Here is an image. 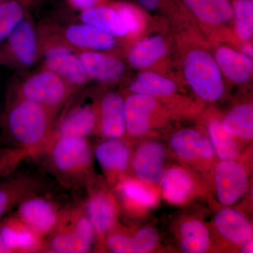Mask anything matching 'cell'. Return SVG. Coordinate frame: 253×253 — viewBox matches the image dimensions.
<instances>
[{"instance_id":"1","label":"cell","mask_w":253,"mask_h":253,"mask_svg":"<svg viewBox=\"0 0 253 253\" xmlns=\"http://www.w3.org/2000/svg\"><path fill=\"white\" fill-rule=\"evenodd\" d=\"M54 110L21 99L13 106L8 117V128L14 147L38 154L45 149L52 132Z\"/></svg>"},{"instance_id":"2","label":"cell","mask_w":253,"mask_h":253,"mask_svg":"<svg viewBox=\"0 0 253 253\" xmlns=\"http://www.w3.org/2000/svg\"><path fill=\"white\" fill-rule=\"evenodd\" d=\"M50 168L63 184L82 186L89 182L93 151L86 138L64 136L50 141L45 149Z\"/></svg>"},{"instance_id":"3","label":"cell","mask_w":253,"mask_h":253,"mask_svg":"<svg viewBox=\"0 0 253 253\" xmlns=\"http://www.w3.org/2000/svg\"><path fill=\"white\" fill-rule=\"evenodd\" d=\"M184 71L186 81L199 97L207 101L220 99L224 90L221 70L209 53L191 51L184 61Z\"/></svg>"},{"instance_id":"4","label":"cell","mask_w":253,"mask_h":253,"mask_svg":"<svg viewBox=\"0 0 253 253\" xmlns=\"http://www.w3.org/2000/svg\"><path fill=\"white\" fill-rule=\"evenodd\" d=\"M67 83L56 73L47 69L26 80L21 87V99L29 100L55 110L67 99Z\"/></svg>"},{"instance_id":"5","label":"cell","mask_w":253,"mask_h":253,"mask_svg":"<svg viewBox=\"0 0 253 253\" xmlns=\"http://www.w3.org/2000/svg\"><path fill=\"white\" fill-rule=\"evenodd\" d=\"M61 214V211L52 201L36 194L23 199L18 204L16 217L45 239L56 228Z\"/></svg>"},{"instance_id":"6","label":"cell","mask_w":253,"mask_h":253,"mask_svg":"<svg viewBox=\"0 0 253 253\" xmlns=\"http://www.w3.org/2000/svg\"><path fill=\"white\" fill-rule=\"evenodd\" d=\"M214 178L218 199L225 206H231L237 202L247 188L246 170L234 160L219 163L216 168Z\"/></svg>"},{"instance_id":"7","label":"cell","mask_w":253,"mask_h":253,"mask_svg":"<svg viewBox=\"0 0 253 253\" xmlns=\"http://www.w3.org/2000/svg\"><path fill=\"white\" fill-rule=\"evenodd\" d=\"M55 229L62 231L72 239L77 253H89L92 249L96 234L82 206L61 211Z\"/></svg>"},{"instance_id":"8","label":"cell","mask_w":253,"mask_h":253,"mask_svg":"<svg viewBox=\"0 0 253 253\" xmlns=\"http://www.w3.org/2000/svg\"><path fill=\"white\" fill-rule=\"evenodd\" d=\"M166 156V150L160 143L148 141L141 144L133 161L138 179L149 185L158 183L163 174Z\"/></svg>"},{"instance_id":"9","label":"cell","mask_w":253,"mask_h":253,"mask_svg":"<svg viewBox=\"0 0 253 253\" xmlns=\"http://www.w3.org/2000/svg\"><path fill=\"white\" fill-rule=\"evenodd\" d=\"M45 63L47 69L73 85H83L89 79L79 57L66 46H52L48 49Z\"/></svg>"},{"instance_id":"10","label":"cell","mask_w":253,"mask_h":253,"mask_svg":"<svg viewBox=\"0 0 253 253\" xmlns=\"http://www.w3.org/2000/svg\"><path fill=\"white\" fill-rule=\"evenodd\" d=\"M84 210L96 236H104L113 229L117 219L118 210L114 199L109 193L91 192Z\"/></svg>"},{"instance_id":"11","label":"cell","mask_w":253,"mask_h":253,"mask_svg":"<svg viewBox=\"0 0 253 253\" xmlns=\"http://www.w3.org/2000/svg\"><path fill=\"white\" fill-rule=\"evenodd\" d=\"M0 236L10 253L44 252L45 239L15 217L0 228Z\"/></svg>"},{"instance_id":"12","label":"cell","mask_w":253,"mask_h":253,"mask_svg":"<svg viewBox=\"0 0 253 253\" xmlns=\"http://www.w3.org/2000/svg\"><path fill=\"white\" fill-rule=\"evenodd\" d=\"M96 126L97 114L94 108L78 106L63 118L56 130L51 132L48 144L56 138L64 136L86 138L94 132Z\"/></svg>"},{"instance_id":"13","label":"cell","mask_w":253,"mask_h":253,"mask_svg":"<svg viewBox=\"0 0 253 253\" xmlns=\"http://www.w3.org/2000/svg\"><path fill=\"white\" fill-rule=\"evenodd\" d=\"M156 106L154 96L134 94L124 101L126 131L134 136L144 135L150 127V117Z\"/></svg>"},{"instance_id":"14","label":"cell","mask_w":253,"mask_h":253,"mask_svg":"<svg viewBox=\"0 0 253 253\" xmlns=\"http://www.w3.org/2000/svg\"><path fill=\"white\" fill-rule=\"evenodd\" d=\"M100 129L107 139H121L126 130L124 101L121 95L108 93L101 103Z\"/></svg>"},{"instance_id":"15","label":"cell","mask_w":253,"mask_h":253,"mask_svg":"<svg viewBox=\"0 0 253 253\" xmlns=\"http://www.w3.org/2000/svg\"><path fill=\"white\" fill-rule=\"evenodd\" d=\"M89 78L113 83L122 76L125 67L119 60L102 53L84 51L78 56Z\"/></svg>"},{"instance_id":"16","label":"cell","mask_w":253,"mask_h":253,"mask_svg":"<svg viewBox=\"0 0 253 253\" xmlns=\"http://www.w3.org/2000/svg\"><path fill=\"white\" fill-rule=\"evenodd\" d=\"M95 157L103 170L109 176L126 170L130 159L129 148L120 139H108L94 150Z\"/></svg>"},{"instance_id":"17","label":"cell","mask_w":253,"mask_h":253,"mask_svg":"<svg viewBox=\"0 0 253 253\" xmlns=\"http://www.w3.org/2000/svg\"><path fill=\"white\" fill-rule=\"evenodd\" d=\"M170 145L178 156L190 161L210 159L214 153L211 141L193 129H183L176 132L171 139Z\"/></svg>"},{"instance_id":"18","label":"cell","mask_w":253,"mask_h":253,"mask_svg":"<svg viewBox=\"0 0 253 253\" xmlns=\"http://www.w3.org/2000/svg\"><path fill=\"white\" fill-rule=\"evenodd\" d=\"M66 37L71 44L83 49L106 51L116 45L114 36L85 23L70 26Z\"/></svg>"},{"instance_id":"19","label":"cell","mask_w":253,"mask_h":253,"mask_svg":"<svg viewBox=\"0 0 253 253\" xmlns=\"http://www.w3.org/2000/svg\"><path fill=\"white\" fill-rule=\"evenodd\" d=\"M41 189V182L29 176H18L0 184V219L14 206L38 194Z\"/></svg>"},{"instance_id":"20","label":"cell","mask_w":253,"mask_h":253,"mask_svg":"<svg viewBox=\"0 0 253 253\" xmlns=\"http://www.w3.org/2000/svg\"><path fill=\"white\" fill-rule=\"evenodd\" d=\"M9 45L16 60L24 66L35 63L38 54V41L34 28L23 19L9 37Z\"/></svg>"},{"instance_id":"21","label":"cell","mask_w":253,"mask_h":253,"mask_svg":"<svg viewBox=\"0 0 253 253\" xmlns=\"http://www.w3.org/2000/svg\"><path fill=\"white\" fill-rule=\"evenodd\" d=\"M218 231L233 244L243 245L252 239V226L239 212L231 208H224L215 218Z\"/></svg>"},{"instance_id":"22","label":"cell","mask_w":253,"mask_h":253,"mask_svg":"<svg viewBox=\"0 0 253 253\" xmlns=\"http://www.w3.org/2000/svg\"><path fill=\"white\" fill-rule=\"evenodd\" d=\"M215 60L223 73L234 83H246L252 76V59L235 50L221 46L216 52Z\"/></svg>"},{"instance_id":"23","label":"cell","mask_w":253,"mask_h":253,"mask_svg":"<svg viewBox=\"0 0 253 253\" xmlns=\"http://www.w3.org/2000/svg\"><path fill=\"white\" fill-rule=\"evenodd\" d=\"M184 4L202 22L224 24L234 17V9L229 0H183Z\"/></svg>"},{"instance_id":"24","label":"cell","mask_w":253,"mask_h":253,"mask_svg":"<svg viewBox=\"0 0 253 253\" xmlns=\"http://www.w3.org/2000/svg\"><path fill=\"white\" fill-rule=\"evenodd\" d=\"M163 195L168 202L181 204L189 199L194 189L191 176L184 169L172 168L161 179Z\"/></svg>"},{"instance_id":"25","label":"cell","mask_w":253,"mask_h":253,"mask_svg":"<svg viewBox=\"0 0 253 253\" xmlns=\"http://www.w3.org/2000/svg\"><path fill=\"white\" fill-rule=\"evenodd\" d=\"M81 20L83 23L94 26L114 37L127 34L116 10L109 6H96L84 10L82 11Z\"/></svg>"},{"instance_id":"26","label":"cell","mask_w":253,"mask_h":253,"mask_svg":"<svg viewBox=\"0 0 253 253\" xmlns=\"http://www.w3.org/2000/svg\"><path fill=\"white\" fill-rule=\"evenodd\" d=\"M167 52L166 42L161 36L151 37L139 42L129 55V62L137 69H144L154 64Z\"/></svg>"},{"instance_id":"27","label":"cell","mask_w":253,"mask_h":253,"mask_svg":"<svg viewBox=\"0 0 253 253\" xmlns=\"http://www.w3.org/2000/svg\"><path fill=\"white\" fill-rule=\"evenodd\" d=\"M223 127L234 137L251 140L253 138V104L236 106L226 115Z\"/></svg>"},{"instance_id":"28","label":"cell","mask_w":253,"mask_h":253,"mask_svg":"<svg viewBox=\"0 0 253 253\" xmlns=\"http://www.w3.org/2000/svg\"><path fill=\"white\" fill-rule=\"evenodd\" d=\"M129 89L134 94L151 96H168L176 91L175 83L161 75L149 71L141 73L131 83Z\"/></svg>"},{"instance_id":"29","label":"cell","mask_w":253,"mask_h":253,"mask_svg":"<svg viewBox=\"0 0 253 253\" xmlns=\"http://www.w3.org/2000/svg\"><path fill=\"white\" fill-rule=\"evenodd\" d=\"M180 237L183 252H207L210 246L209 232L201 221L190 220L183 223L180 228Z\"/></svg>"},{"instance_id":"30","label":"cell","mask_w":253,"mask_h":253,"mask_svg":"<svg viewBox=\"0 0 253 253\" xmlns=\"http://www.w3.org/2000/svg\"><path fill=\"white\" fill-rule=\"evenodd\" d=\"M211 143L218 157L223 161L234 160L239 155V147L234 136L224 129L219 121H212L208 126Z\"/></svg>"},{"instance_id":"31","label":"cell","mask_w":253,"mask_h":253,"mask_svg":"<svg viewBox=\"0 0 253 253\" xmlns=\"http://www.w3.org/2000/svg\"><path fill=\"white\" fill-rule=\"evenodd\" d=\"M117 191L126 204L152 207L157 202L154 191L146 187L142 183L133 179H123L117 185Z\"/></svg>"},{"instance_id":"32","label":"cell","mask_w":253,"mask_h":253,"mask_svg":"<svg viewBox=\"0 0 253 253\" xmlns=\"http://www.w3.org/2000/svg\"><path fill=\"white\" fill-rule=\"evenodd\" d=\"M22 5L14 0L0 3V42L9 38L23 20Z\"/></svg>"},{"instance_id":"33","label":"cell","mask_w":253,"mask_h":253,"mask_svg":"<svg viewBox=\"0 0 253 253\" xmlns=\"http://www.w3.org/2000/svg\"><path fill=\"white\" fill-rule=\"evenodd\" d=\"M236 31L241 41H249L253 35V2L252 0H237L234 3Z\"/></svg>"},{"instance_id":"34","label":"cell","mask_w":253,"mask_h":253,"mask_svg":"<svg viewBox=\"0 0 253 253\" xmlns=\"http://www.w3.org/2000/svg\"><path fill=\"white\" fill-rule=\"evenodd\" d=\"M157 232L152 228H144L130 238L131 253H148L156 247L158 243Z\"/></svg>"},{"instance_id":"35","label":"cell","mask_w":253,"mask_h":253,"mask_svg":"<svg viewBox=\"0 0 253 253\" xmlns=\"http://www.w3.org/2000/svg\"><path fill=\"white\" fill-rule=\"evenodd\" d=\"M27 157L24 150L18 148L0 151V176L7 175Z\"/></svg>"},{"instance_id":"36","label":"cell","mask_w":253,"mask_h":253,"mask_svg":"<svg viewBox=\"0 0 253 253\" xmlns=\"http://www.w3.org/2000/svg\"><path fill=\"white\" fill-rule=\"evenodd\" d=\"M115 9L119 15L127 33H134L139 31L142 20L134 6L129 4H120Z\"/></svg>"},{"instance_id":"37","label":"cell","mask_w":253,"mask_h":253,"mask_svg":"<svg viewBox=\"0 0 253 253\" xmlns=\"http://www.w3.org/2000/svg\"><path fill=\"white\" fill-rule=\"evenodd\" d=\"M130 238L121 234H113L108 236L106 245L114 253H131Z\"/></svg>"},{"instance_id":"38","label":"cell","mask_w":253,"mask_h":253,"mask_svg":"<svg viewBox=\"0 0 253 253\" xmlns=\"http://www.w3.org/2000/svg\"><path fill=\"white\" fill-rule=\"evenodd\" d=\"M68 1L73 7L83 11L97 6L100 0H68Z\"/></svg>"},{"instance_id":"39","label":"cell","mask_w":253,"mask_h":253,"mask_svg":"<svg viewBox=\"0 0 253 253\" xmlns=\"http://www.w3.org/2000/svg\"><path fill=\"white\" fill-rule=\"evenodd\" d=\"M163 0H138L141 6L149 11H154L157 9Z\"/></svg>"},{"instance_id":"40","label":"cell","mask_w":253,"mask_h":253,"mask_svg":"<svg viewBox=\"0 0 253 253\" xmlns=\"http://www.w3.org/2000/svg\"><path fill=\"white\" fill-rule=\"evenodd\" d=\"M243 54L250 59H252L253 56V44L251 43H247V44H244L242 47Z\"/></svg>"},{"instance_id":"41","label":"cell","mask_w":253,"mask_h":253,"mask_svg":"<svg viewBox=\"0 0 253 253\" xmlns=\"http://www.w3.org/2000/svg\"><path fill=\"white\" fill-rule=\"evenodd\" d=\"M253 240L250 239L249 241H246L242 245V249L241 252L244 253H252L253 252Z\"/></svg>"},{"instance_id":"42","label":"cell","mask_w":253,"mask_h":253,"mask_svg":"<svg viewBox=\"0 0 253 253\" xmlns=\"http://www.w3.org/2000/svg\"><path fill=\"white\" fill-rule=\"evenodd\" d=\"M10 253L9 250L5 246L4 243H3L2 239H1V236H0V253Z\"/></svg>"},{"instance_id":"43","label":"cell","mask_w":253,"mask_h":253,"mask_svg":"<svg viewBox=\"0 0 253 253\" xmlns=\"http://www.w3.org/2000/svg\"><path fill=\"white\" fill-rule=\"evenodd\" d=\"M11 1V0H0V3L4 2V1Z\"/></svg>"}]
</instances>
